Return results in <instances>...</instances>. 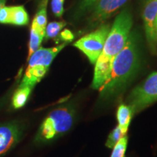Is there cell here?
I'll list each match as a JSON object with an SVG mask.
<instances>
[{
  "mask_svg": "<svg viewBox=\"0 0 157 157\" xmlns=\"http://www.w3.org/2000/svg\"><path fill=\"white\" fill-rule=\"evenodd\" d=\"M156 27H157V17H156Z\"/></svg>",
  "mask_w": 157,
  "mask_h": 157,
  "instance_id": "cell-25",
  "label": "cell"
},
{
  "mask_svg": "<svg viewBox=\"0 0 157 157\" xmlns=\"http://www.w3.org/2000/svg\"><path fill=\"white\" fill-rule=\"evenodd\" d=\"M66 25V22L65 21H58V22H51L47 25L45 29V38L53 39L56 38L59 35L60 31Z\"/></svg>",
  "mask_w": 157,
  "mask_h": 157,
  "instance_id": "cell-16",
  "label": "cell"
},
{
  "mask_svg": "<svg viewBox=\"0 0 157 157\" xmlns=\"http://www.w3.org/2000/svg\"><path fill=\"white\" fill-rule=\"evenodd\" d=\"M142 63L140 37L133 30L113 60L107 79L99 89L100 99L112 101L121 95L140 72Z\"/></svg>",
  "mask_w": 157,
  "mask_h": 157,
  "instance_id": "cell-1",
  "label": "cell"
},
{
  "mask_svg": "<svg viewBox=\"0 0 157 157\" xmlns=\"http://www.w3.org/2000/svg\"><path fill=\"white\" fill-rule=\"evenodd\" d=\"M156 30H157V27H156Z\"/></svg>",
  "mask_w": 157,
  "mask_h": 157,
  "instance_id": "cell-26",
  "label": "cell"
},
{
  "mask_svg": "<svg viewBox=\"0 0 157 157\" xmlns=\"http://www.w3.org/2000/svg\"><path fill=\"white\" fill-rule=\"evenodd\" d=\"M44 37V34H42L41 32L37 30L34 25H31V28L30 31V39H29V56L28 60L31 56V55L40 48L43 39Z\"/></svg>",
  "mask_w": 157,
  "mask_h": 157,
  "instance_id": "cell-15",
  "label": "cell"
},
{
  "mask_svg": "<svg viewBox=\"0 0 157 157\" xmlns=\"http://www.w3.org/2000/svg\"><path fill=\"white\" fill-rule=\"evenodd\" d=\"M0 23L11 24L10 7H6L5 5L0 10Z\"/></svg>",
  "mask_w": 157,
  "mask_h": 157,
  "instance_id": "cell-21",
  "label": "cell"
},
{
  "mask_svg": "<svg viewBox=\"0 0 157 157\" xmlns=\"http://www.w3.org/2000/svg\"><path fill=\"white\" fill-rule=\"evenodd\" d=\"M128 0H99L90 10L88 23L90 28L97 26L112 16Z\"/></svg>",
  "mask_w": 157,
  "mask_h": 157,
  "instance_id": "cell-7",
  "label": "cell"
},
{
  "mask_svg": "<svg viewBox=\"0 0 157 157\" xmlns=\"http://www.w3.org/2000/svg\"><path fill=\"white\" fill-rule=\"evenodd\" d=\"M5 1L6 0H0V10H1L2 7L5 6Z\"/></svg>",
  "mask_w": 157,
  "mask_h": 157,
  "instance_id": "cell-23",
  "label": "cell"
},
{
  "mask_svg": "<svg viewBox=\"0 0 157 157\" xmlns=\"http://www.w3.org/2000/svg\"><path fill=\"white\" fill-rule=\"evenodd\" d=\"M74 35L72 33L71 31L69 29H65L60 34V36H58V39L60 41H63L64 42H71L72 40H74Z\"/></svg>",
  "mask_w": 157,
  "mask_h": 157,
  "instance_id": "cell-22",
  "label": "cell"
},
{
  "mask_svg": "<svg viewBox=\"0 0 157 157\" xmlns=\"http://www.w3.org/2000/svg\"><path fill=\"white\" fill-rule=\"evenodd\" d=\"M157 101V72H153L135 87L127 98L132 114L142 111Z\"/></svg>",
  "mask_w": 157,
  "mask_h": 157,
  "instance_id": "cell-4",
  "label": "cell"
},
{
  "mask_svg": "<svg viewBox=\"0 0 157 157\" xmlns=\"http://www.w3.org/2000/svg\"><path fill=\"white\" fill-rule=\"evenodd\" d=\"M133 17L128 8L124 9L118 14L111 25L103 51L95 64L92 88L99 90L111 71L113 62L122 50L130 34Z\"/></svg>",
  "mask_w": 157,
  "mask_h": 157,
  "instance_id": "cell-2",
  "label": "cell"
},
{
  "mask_svg": "<svg viewBox=\"0 0 157 157\" xmlns=\"http://www.w3.org/2000/svg\"><path fill=\"white\" fill-rule=\"evenodd\" d=\"M123 136L124 135L121 133L120 128H119V126H117L116 128L113 129L112 132L110 133L106 143H105V146L110 148H113V146L117 144L118 141L120 140Z\"/></svg>",
  "mask_w": 157,
  "mask_h": 157,
  "instance_id": "cell-19",
  "label": "cell"
},
{
  "mask_svg": "<svg viewBox=\"0 0 157 157\" xmlns=\"http://www.w3.org/2000/svg\"><path fill=\"white\" fill-rule=\"evenodd\" d=\"M48 70L49 68L40 66L27 67L19 87H29L33 89L34 86L42 80Z\"/></svg>",
  "mask_w": 157,
  "mask_h": 157,
  "instance_id": "cell-10",
  "label": "cell"
},
{
  "mask_svg": "<svg viewBox=\"0 0 157 157\" xmlns=\"http://www.w3.org/2000/svg\"><path fill=\"white\" fill-rule=\"evenodd\" d=\"M157 0H148L145 3L143 21L148 48L153 54L157 55Z\"/></svg>",
  "mask_w": 157,
  "mask_h": 157,
  "instance_id": "cell-6",
  "label": "cell"
},
{
  "mask_svg": "<svg viewBox=\"0 0 157 157\" xmlns=\"http://www.w3.org/2000/svg\"><path fill=\"white\" fill-rule=\"evenodd\" d=\"M99 0H80L76 10V16L80 17L90 12Z\"/></svg>",
  "mask_w": 157,
  "mask_h": 157,
  "instance_id": "cell-18",
  "label": "cell"
},
{
  "mask_svg": "<svg viewBox=\"0 0 157 157\" xmlns=\"http://www.w3.org/2000/svg\"><path fill=\"white\" fill-rule=\"evenodd\" d=\"M110 29L109 23L102 24L96 30L78 39L74 46L82 51L92 64H95L103 51Z\"/></svg>",
  "mask_w": 157,
  "mask_h": 157,
  "instance_id": "cell-5",
  "label": "cell"
},
{
  "mask_svg": "<svg viewBox=\"0 0 157 157\" xmlns=\"http://www.w3.org/2000/svg\"><path fill=\"white\" fill-rule=\"evenodd\" d=\"M33 89L29 87H19L13 96V105L15 109L24 106Z\"/></svg>",
  "mask_w": 157,
  "mask_h": 157,
  "instance_id": "cell-14",
  "label": "cell"
},
{
  "mask_svg": "<svg viewBox=\"0 0 157 157\" xmlns=\"http://www.w3.org/2000/svg\"><path fill=\"white\" fill-rule=\"evenodd\" d=\"M48 0H42L36 14L33 19L31 25H34L37 30L45 36V29H46L48 17H47V6Z\"/></svg>",
  "mask_w": 157,
  "mask_h": 157,
  "instance_id": "cell-12",
  "label": "cell"
},
{
  "mask_svg": "<svg viewBox=\"0 0 157 157\" xmlns=\"http://www.w3.org/2000/svg\"><path fill=\"white\" fill-rule=\"evenodd\" d=\"M68 44V42H63L55 48H39L29 58L28 67L40 66L49 68L55 58Z\"/></svg>",
  "mask_w": 157,
  "mask_h": 157,
  "instance_id": "cell-8",
  "label": "cell"
},
{
  "mask_svg": "<svg viewBox=\"0 0 157 157\" xmlns=\"http://www.w3.org/2000/svg\"><path fill=\"white\" fill-rule=\"evenodd\" d=\"M148 0H143V2H144L145 3H146V2H148Z\"/></svg>",
  "mask_w": 157,
  "mask_h": 157,
  "instance_id": "cell-24",
  "label": "cell"
},
{
  "mask_svg": "<svg viewBox=\"0 0 157 157\" xmlns=\"http://www.w3.org/2000/svg\"><path fill=\"white\" fill-rule=\"evenodd\" d=\"M74 117L75 110L71 105L62 106L52 111L39 127L36 140H50L67 132L73 125Z\"/></svg>",
  "mask_w": 157,
  "mask_h": 157,
  "instance_id": "cell-3",
  "label": "cell"
},
{
  "mask_svg": "<svg viewBox=\"0 0 157 157\" xmlns=\"http://www.w3.org/2000/svg\"><path fill=\"white\" fill-rule=\"evenodd\" d=\"M19 135V129L16 125L9 124L0 126V156L14 146L18 140Z\"/></svg>",
  "mask_w": 157,
  "mask_h": 157,
  "instance_id": "cell-9",
  "label": "cell"
},
{
  "mask_svg": "<svg viewBox=\"0 0 157 157\" xmlns=\"http://www.w3.org/2000/svg\"><path fill=\"white\" fill-rule=\"evenodd\" d=\"M64 0H52L51 9L52 13L57 17H61L64 13Z\"/></svg>",
  "mask_w": 157,
  "mask_h": 157,
  "instance_id": "cell-20",
  "label": "cell"
},
{
  "mask_svg": "<svg viewBox=\"0 0 157 157\" xmlns=\"http://www.w3.org/2000/svg\"><path fill=\"white\" fill-rule=\"evenodd\" d=\"M132 116V110L127 104H121L118 108L117 113V121L119 123L118 126L120 128L124 136L127 133Z\"/></svg>",
  "mask_w": 157,
  "mask_h": 157,
  "instance_id": "cell-11",
  "label": "cell"
},
{
  "mask_svg": "<svg viewBox=\"0 0 157 157\" xmlns=\"http://www.w3.org/2000/svg\"><path fill=\"white\" fill-rule=\"evenodd\" d=\"M11 10V24L25 25L29 22V15L23 6H13Z\"/></svg>",
  "mask_w": 157,
  "mask_h": 157,
  "instance_id": "cell-13",
  "label": "cell"
},
{
  "mask_svg": "<svg viewBox=\"0 0 157 157\" xmlns=\"http://www.w3.org/2000/svg\"><path fill=\"white\" fill-rule=\"evenodd\" d=\"M128 137L127 135H124L117 143V144L113 146V151L111 157H124L126 153Z\"/></svg>",
  "mask_w": 157,
  "mask_h": 157,
  "instance_id": "cell-17",
  "label": "cell"
}]
</instances>
